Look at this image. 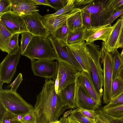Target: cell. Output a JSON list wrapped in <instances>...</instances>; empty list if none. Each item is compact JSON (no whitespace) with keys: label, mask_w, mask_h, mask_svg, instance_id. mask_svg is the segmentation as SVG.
<instances>
[{"label":"cell","mask_w":123,"mask_h":123,"mask_svg":"<svg viewBox=\"0 0 123 123\" xmlns=\"http://www.w3.org/2000/svg\"><path fill=\"white\" fill-rule=\"evenodd\" d=\"M68 109L62 102L60 94L56 92L54 82L51 79H45L34 107L37 123L58 121L60 116Z\"/></svg>","instance_id":"1"},{"label":"cell","mask_w":123,"mask_h":123,"mask_svg":"<svg viewBox=\"0 0 123 123\" xmlns=\"http://www.w3.org/2000/svg\"><path fill=\"white\" fill-rule=\"evenodd\" d=\"M22 55L31 61L59 59L50 40L48 38L37 36L32 37Z\"/></svg>","instance_id":"2"},{"label":"cell","mask_w":123,"mask_h":123,"mask_svg":"<svg viewBox=\"0 0 123 123\" xmlns=\"http://www.w3.org/2000/svg\"><path fill=\"white\" fill-rule=\"evenodd\" d=\"M84 45L90 74L97 92L102 98L103 94V70L100 62L101 48L93 43L85 42Z\"/></svg>","instance_id":"3"},{"label":"cell","mask_w":123,"mask_h":123,"mask_svg":"<svg viewBox=\"0 0 123 123\" xmlns=\"http://www.w3.org/2000/svg\"><path fill=\"white\" fill-rule=\"evenodd\" d=\"M113 0H95L93 2L80 8L81 11L89 14L92 19V27L105 25L114 8Z\"/></svg>","instance_id":"4"},{"label":"cell","mask_w":123,"mask_h":123,"mask_svg":"<svg viewBox=\"0 0 123 123\" xmlns=\"http://www.w3.org/2000/svg\"><path fill=\"white\" fill-rule=\"evenodd\" d=\"M0 106L17 115H23L34 110V107L19 94L10 89L0 90Z\"/></svg>","instance_id":"5"},{"label":"cell","mask_w":123,"mask_h":123,"mask_svg":"<svg viewBox=\"0 0 123 123\" xmlns=\"http://www.w3.org/2000/svg\"><path fill=\"white\" fill-rule=\"evenodd\" d=\"M100 59L103 65V102L107 105L112 100L113 69L111 54L106 49L104 42L102 43L101 49Z\"/></svg>","instance_id":"6"},{"label":"cell","mask_w":123,"mask_h":123,"mask_svg":"<svg viewBox=\"0 0 123 123\" xmlns=\"http://www.w3.org/2000/svg\"><path fill=\"white\" fill-rule=\"evenodd\" d=\"M21 55V47L12 54H8L0 64V82L10 83L16 71Z\"/></svg>","instance_id":"7"},{"label":"cell","mask_w":123,"mask_h":123,"mask_svg":"<svg viewBox=\"0 0 123 123\" xmlns=\"http://www.w3.org/2000/svg\"><path fill=\"white\" fill-rule=\"evenodd\" d=\"M57 62V73L59 81V91L76 81L80 72L68 63L60 60Z\"/></svg>","instance_id":"8"},{"label":"cell","mask_w":123,"mask_h":123,"mask_svg":"<svg viewBox=\"0 0 123 123\" xmlns=\"http://www.w3.org/2000/svg\"><path fill=\"white\" fill-rule=\"evenodd\" d=\"M24 20L29 32L35 36L48 38L50 35L42 21L43 17L36 11L28 15H20Z\"/></svg>","instance_id":"9"},{"label":"cell","mask_w":123,"mask_h":123,"mask_svg":"<svg viewBox=\"0 0 123 123\" xmlns=\"http://www.w3.org/2000/svg\"><path fill=\"white\" fill-rule=\"evenodd\" d=\"M31 70L35 75L54 80L57 74V62L52 60L31 61Z\"/></svg>","instance_id":"10"},{"label":"cell","mask_w":123,"mask_h":123,"mask_svg":"<svg viewBox=\"0 0 123 123\" xmlns=\"http://www.w3.org/2000/svg\"><path fill=\"white\" fill-rule=\"evenodd\" d=\"M0 20L13 34L29 32L22 17L12 11L5 13L0 16Z\"/></svg>","instance_id":"11"},{"label":"cell","mask_w":123,"mask_h":123,"mask_svg":"<svg viewBox=\"0 0 123 123\" xmlns=\"http://www.w3.org/2000/svg\"><path fill=\"white\" fill-rule=\"evenodd\" d=\"M76 81L86 94L101 105V98L97 92L90 73L83 71L80 72Z\"/></svg>","instance_id":"12"},{"label":"cell","mask_w":123,"mask_h":123,"mask_svg":"<svg viewBox=\"0 0 123 123\" xmlns=\"http://www.w3.org/2000/svg\"><path fill=\"white\" fill-rule=\"evenodd\" d=\"M48 38L50 40L54 47L58 60L68 63L79 72L83 71L80 65L65 46H63L53 36L50 35Z\"/></svg>","instance_id":"13"},{"label":"cell","mask_w":123,"mask_h":123,"mask_svg":"<svg viewBox=\"0 0 123 123\" xmlns=\"http://www.w3.org/2000/svg\"><path fill=\"white\" fill-rule=\"evenodd\" d=\"M80 8H75L71 11L65 14L51 18L45 15L43 16L42 21L50 35L53 36L56 31L60 28L67 24L68 18L80 10Z\"/></svg>","instance_id":"14"},{"label":"cell","mask_w":123,"mask_h":123,"mask_svg":"<svg viewBox=\"0 0 123 123\" xmlns=\"http://www.w3.org/2000/svg\"><path fill=\"white\" fill-rule=\"evenodd\" d=\"M85 43L84 41L73 44H66L65 46L74 56L83 70L90 73L88 59L84 47Z\"/></svg>","instance_id":"15"},{"label":"cell","mask_w":123,"mask_h":123,"mask_svg":"<svg viewBox=\"0 0 123 123\" xmlns=\"http://www.w3.org/2000/svg\"><path fill=\"white\" fill-rule=\"evenodd\" d=\"M111 25L104 26L91 29H86L84 40L87 43H93L97 40H101L105 42L107 40L113 28Z\"/></svg>","instance_id":"16"},{"label":"cell","mask_w":123,"mask_h":123,"mask_svg":"<svg viewBox=\"0 0 123 123\" xmlns=\"http://www.w3.org/2000/svg\"><path fill=\"white\" fill-rule=\"evenodd\" d=\"M100 106L86 94L76 83L75 93V106L76 108L95 111L98 109Z\"/></svg>","instance_id":"17"},{"label":"cell","mask_w":123,"mask_h":123,"mask_svg":"<svg viewBox=\"0 0 123 123\" xmlns=\"http://www.w3.org/2000/svg\"><path fill=\"white\" fill-rule=\"evenodd\" d=\"M11 11L19 15H28L38 12V6L33 0H11Z\"/></svg>","instance_id":"18"},{"label":"cell","mask_w":123,"mask_h":123,"mask_svg":"<svg viewBox=\"0 0 123 123\" xmlns=\"http://www.w3.org/2000/svg\"><path fill=\"white\" fill-rule=\"evenodd\" d=\"M122 22V18L121 17L112 26L113 28L110 34L106 41L104 42L106 49L110 53L117 48Z\"/></svg>","instance_id":"19"},{"label":"cell","mask_w":123,"mask_h":123,"mask_svg":"<svg viewBox=\"0 0 123 123\" xmlns=\"http://www.w3.org/2000/svg\"><path fill=\"white\" fill-rule=\"evenodd\" d=\"M76 82L72 83L62 89L60 92L61 99L64 104L69 109L75 106V93Z\"/></svg>","instance_id":"20"},{"label":"cell","mask_w":123,"mask_h":123,"mask_svg":"<svg viewBox=\"0 0 123 123\" xmlns=\"http://www.w3.org/2000/svg\"><path fill=\"white\" fill-rule=\"evenodd\" d=\"M12 35L0 20V49L3 52L8 53L9 44Z\"/></svg>","instance_id":"21"},{"label":"cell","mask_w":123,"mask_h":123,"mask_svg":"<svg viewBox=\"0 0 123 123\" xmlns=\"http://www.w3.org/2000/svg\"><path fill=\"white\" fill-rule=\"evenodd\" d=\"M67 25L70 31L83 27L81 10L68 18Z\"/></svg>","instance_id":"22"},{"label":"cell","mask_w":123,"mask_h":123,"mask_svg":"<svg viewBox=\"0 0 123 123\" xmlns=\"http://www.w3.org/2000/svg\"><path fill=\"white\" fill-rule=\"evenodd\" d=\"M86 29L83 27L73 31H70L65 44H73L85 41L84 37Z\"/></svg>","instance_id":"23"},{"label":"cell","mask_w":123,"mask_h":123,"mask_svg":"<svg viewBox=\"0 0 123 123\" xmlns=\"http://www.w3.org/2000/svg\"><path fill=\"white\" fill-rule=\"evenodd\" d=\"M111 53L113 69V80L117 76L119 70L123 64V62L121 54L118 52L117 48L115 49Z\"/></svg>","instance_id":"24"},{"label":"cell","mask_w":123,"mask_h":123,"mask_svg":"<svg viewBox=\"0 0 123 123\" xmlns=\"http://www.w3.org/2000/svg\"><path fill=\"white\" fill-rule=\"evenodd\" d=\"M98 117L102 123H123V117L117 118L105 113L102 109L96 111Z\"/></svg>","instance_id":"25"},{"label":"cell","mask_w":123,"mask_h":123,"mask_svg":"<svg viewBox=\"0 0 123 123\" xmlns=\"http://www.w3.org/2000/svg\"><path fill=\"white\" fill-rule=\"evenodd\" d=\"M123 92V80L121 78L117 76L112 81L111 88L112 100Z\"/></svg>","instance_id":"26"},{"label":"cell","mask_w":123,"mask_h":123,"mask_svg":"<svg viewBox=\"0 0 123 123\" xmlns=\"http://www.w3.org/2000/svg\"><path fill=\"white\" fill-rule=\"evenodd\" d=\"M69 32L70 31L66 24L57 30L53 36L64 46L66 43Z\"/></svg>","instance_id":"27"},{"label":"cell","mask_w":123,"mask_h":123,"mask_svg":"<svg viewBox=\"0 0 123 123\" xmlns=\"http://www.w3.org/2000/svg\"><path fill=\"white\" fill-rule=\"evenodd\" d=\"M69 116L79 123H95V120L86 117L79 111L77 108L71 112Z\"/></svg>","instance_id":"28"},{"label":"cell","mask_w":123,"mask_h":123,"mask_svg":"<svg viewBox=\"0 0 123 123\" xmlns=\"http://www.w3.org/2000/svg\"><path fill=\"white\" fill-rule=\"evenodd\" d=\"M74 1V0H68L66 5L63 7L55 13L47 14L45 16L47 18H51L69 12L75 8Z\"/></svg>","instance_id":"29"},{"label":"cell","mask_w":123,"mask_h":123,"mask_svg":"<svg viewBox=\"0 0 123 123\" xmlns=\"http://www.w3.org/2000/svg\"><path fill=\"white\" fill-rule=\"evenodd\" d=\"M0 123H24L18 120L17 115L6 110L2 115H0Z\"/></svg>","instance_id":"30"},{"label":"cell","mask_w":123,"mask_h":123,"mask_svg":"<svg viewBox=\"0 0 123 123\" xmlns=\"http://www.w3.org/2000/svg\"><path fill=\"white\" fill-rule=\"evenodd\" d=\"M106 113L111 116L117 118L123 117V105L107 109H102Z\"/></svg>","instance_id":"31"},{"label":"cell","mask_w":123,"mask_h":123,"mask_svg":"<svg viewBox=\"0 0 123 123\" xmlns=\"http://www.w3.org/2000/svg\"><path fill=\"white\" fill-rule=\"evenodd\" d=\"M21 55H22L32 37L35 36L29 32H25L20 33Z\"/></svg>","instance_id":"32"},{"label":"cell","mask_w":123,"mask_h":123,"mask_svg":"<svg viewBox=\"0 0 123 123\" xmlns=\"http://www.w3.org/2000/svg\"><path fill=\"white\" fill-rule=\"evenodd\" d=\"M20 33H17L12 35L9 42L8 54H12L16 51L19 48L18 43V37Z\"/></svg>","instance_id":"33"},{"label":"cell","mask_w":123,"mask_h":123,"mask_svg":"<svg viewBox=\"0 0 123 123\" xmlns=\"http://www.w3.org/2000/svg\"><path fill=\"white\" fill-rule=\"evenodd\" d=\"M21 121L24 123H37V116L34 110L23 115Z\"/></svg>","instance_id":"34"},{"label":"cell","mask_w":123,"mask_h":123,"mask_svg":"<svg viewBox=\"0 0 123 123\" xmlns=\"http://www.w3.org/2000/svg\"><path fill=\"white\" fill-rule=\"evenodd\" d=\"M123 105V92L112 99L108 104L103 108V109L114 107Z\"/></svg>","instance_id":"35"},{"label":"cell","mask_w":123,"mask_h":123,"mask_svg":"<svg viewBox=\"0 0 123 123\" xmlns=\"http://www.w3.org/2000/svg\"><path fill=\"white\" fill-rule=\"evenodd\" d=\"M11 0H0V16L4 14L11 11Z\"/></svg>","instance_id":"36"},{"label":"cell","mask_w":123,"mask_h":123,"mask_svg":"<svg viewBox=\"0 0 123 123\" xmlns=\"http://www.w3.org/2000/svg\"><path fill=\"white\" fill-rule=\"evenodd\" d=\"M51 7L57 11L67 4L68 0H48Z\"/></svg>","instance_id":"37"},{"label":"cell","mask_w":123,"mask_h":123,"mask_svg":"<svg viewBox=\"0 0 123 123\" xmlns=\"http://www.w3.org/2000/svg\"><path fill=\"white\" fill-rule=\"evenodd\" d=\"M81 12L83 27L87 29H91L92 27V19L90 15L85 12Z\"/></svg>","instance_id":"38"},{"label":"cell","mask_w":123,"mask_h":123,"mask_svg":"<svg viewBox=\"0 0 123 123\" xmlns=\"http://www.w3.org/2000/svg\"><path fill=\"white\" fill-rule=\"evenodd\" d=\"M77 108L79 111L88 118L95 120L97 117V114L95 110L82 108Z\"/></svg>","instance_id":"39"},{"label":"cell","mask_w":123,"mask_h":123,"mask_svg":"<svg viewBox=\"0 0 123 123\" xmlns=\"http://www.w3.org/2000/svg\"><path fill=\"white\" fill-rule=\"evenodd\" d=\"M123 14V9L118 10L114 9L105 25H111L117 18Z\"/></svg>","instance_id":"40"},{"label":"cell","mask_w":123,"mask_h":123,"mask_svg":"<svg viewBox=\"0 0 123 123\" xmlns=\"http://www.w3.org/2000/svg\"><path fill=\"white\" fill-rule=\"evenodd\" d=\"M23 80L22 75L21 73H19L14 80L9 86L11 87L10 90L16 92L17 89Z\"/></svg>","instance_id":"41"},{"label":"cell","mask_w":123,"mask_h":123,"mask_svg":"<svg viewBox=\"0 0 123 123\" xmlns=\"http://www.w3.org/2000/svg\"><path fill=\"white\" fill-rule=\"evenodd\" d=\"M95 0H74L75 8H80L93 2Z\"/></svg>","instance_id":"42"},{"label":"cell","mask_w":123,"mask_h":123,"mask_svg":"<svg viewBox=\"0 0 123 123\" xmlns=\"http://www.w3.org/2000/svg\"><path fill=\"white\" fill-rule=\"evenodd\" d=\"M113 5L114 9H123V0H113Z\"/></svg>","instance_id":"43"},{"label":"cell","mask_w":123,"mask_h":123,"mask_svg":"<svg viewBox=\"0 0 123 123\" xmlns=\"http://www.w3.org/2000/svg\"><path fill=\"white\" fill-rule=\"evenodd\" d=\"M122 19L123 22L120 36L117 46V48H123V14L121 17Z\"/></svg>","instance_id":"44"},{"label":"cell","mask_w":123,"mask_h":123,"mask_svg":"<svg viewBox=\"0 0 123 123\" xmlns=\"http://www.w3.org/2000/svg\"><path fill=\"white\" fill-rule=\"evenodd\" d=\"M38 5H44L50 6L51 7L50 4L48 0H33Z\"/></svg>","instance_id":"45"},{"label":"cell","mask_w":123,"mask_h":123,"mask_svg":"<svg viewBox=\"0 0 123 123\" xmlns=\"http://www.w3.org/2000/svg\"><path fill=\"white\" fill-rule=\"evenodd\" d=\"M117 76L121 78L123 80V64L119 70Z\"/></svg>","instance_id":"46"},{"label":"cell","mask_w":123,"mask_h":123,"mask_svg":"<svg viewBox=\"0 0 123 123\" xmlns=\"http://www.w3.org/2000/svg\"><path fill=\"white\" fill-rule=\"evenodd\" d=\"M58 123H68V117H63L60 118Z\"/></svg>","instance_id":"47"},{"label":"cell","mask_w":123,"mask_h":123,"mask_svg":"<svg viewBox=\"0 0 123 123\" xmlns=\"http://www.w3.org/2000/svg\"><path fill=\"white\" fill-rule=\"evenodd\" d=\"M68 123H79L72 119L69 116L68 117Z\"/></svg>","instance_id":"48"},{"label":"cell","mask_w":123,"mask_h":123,"mask_svg":"<svg viewBox=\"0 0 123 123\" xmlns=\"http://www.w3.org/2000/svg\"><path fill=\"white\" fill-rule=\"evenodd\" d=\"M95 123H102L97 117L95 119Z\"/></svg>","instance_id":"49"},{"label":"cell","mask_w":123,"mask_h":123,"mask_svg":"<svg viewBox=\"0 0 123 123\" xmlns=\"http://www.w3.org/2000/svg\"><path fill=\"white\" fill-rule=\"evenodd\" d=\"M121 55L122 59L123 62V54H121Z\"/></svg>","instance_id":"50"},{"label":"cell","mask_w":123,"mask_h":123,"mask_svg":"<svg viewBox=\"0 0 123 123\" xmlns=\"http://www.w3.org/2000/svg\"><path fill=\"white\" fill-rule=\"evenodd\" d=\"M58 122H59V121H57V122H54L50 123H58Z\"/></svg>","instance_id":"51"},{"label":"cell","mask_w":123,"mask_h":123,"mask_svg":"<svg viewBox=\"0 0 123 123\" xmlns=\"http://www.w3.org/2000/svg\"><path fill=\"white\" fill-rule=\"evenodd\" d=\"M123 54V48L122 50V52L121 53V54Z\"/></svg>","instance_id":"52"}]
</instances>
